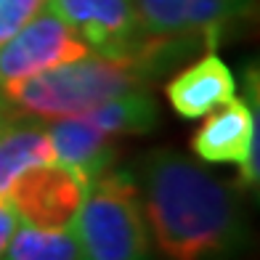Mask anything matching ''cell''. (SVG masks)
I'll return each instance as SVG.
<instances>
[{"instance_id":"1","label":"cell","mask_w":260,"mask_h":260,"mask_svg":"<svg viewBox=\"0 0 260 260\" xmlns=\"http://www.w3.org/2000/svg\"><path fill=\"white\" fill-rule=\"evenodd\" d=\"M149 236L165 260H236L250 239L229 183L175 149H154L138 165Z\"/></svg>"},{"instance_id":"2","label":"cell","mask_w":260,"mask_h":260,"mask_svg":"<svg viewBox=\"0 0 260 260\" xmlns=\"http://www.w3.org/2000/svg\"><path fill=\"white\" fill-rule=\"evenodd\" d=\"M175 67V53L162 38H146L144 48L133 56H99L88 53L72 64L32 75L3 88V99L21 114L38 117H72L104 104L127 90L144 88L151 77Z\"/></svg>"},{"instance_id":"3","label":"cell","mask_w":260,"mask_h":260,"mask_svg":"<svg viewBox=\"0 0 260 260\" xmlns=\"http://www.w3.org/2000/svg\"><path fill=\"white\" fill-rule=\"evenodd\" d=\"M72 231L82 260H154L138 183L127 170H106L85 188Z\"/></svg>"},{"instance_id":"4","label":"cell","mask_w":260,"mask_h":260,"mask_svg":"<svg viewBox=\"0 0 260 260\" xmlns=\"http://www.w3.org/2000/svg\"><path fill=\"white\" fill-rule=\"evenodd\" d=\"M247 99H231L205 114L191 136V151L205 165H239V183L257 194V72L247 69Z\"/></svg>"},{"instance_id":"5","label":"cell","mask_w":260,"mask_h":260,"mask_svg":"<svg viewBox=\"0 0 260 260\" xmlns=\"http://www.w3.org/2000/svg\"><path fill=\"white\" fill-rule=\"evenodd\" d=\"M88 53L90 48L80 35L45 6L0 45V90L32 75L72 64Z\"/></svg>"},{"instance_id":"6","label":"cell","mask_w":260,"mask_h":260,"mask_svg":"<svg viewBox=\"0 0 260 260\" xmlns=\"http://www.w3.org/2000/svg\"><path fill=\"white\" fill-rule=\"evenodd\" d=\"M45 6L80 35L90 53L133 56L146 40L133 0H45Z\"/></svg>"},{"instance_id":"7","label":"cell","mask_w":260,"mask_h":260,"mask_svg":"<svg viewBox=\"0 0 260 260\" xmlns=\"http://www.w3.org/2000/svg\"><path fill=\"white\" fill-rule=\"evenodd\" d=\"M85 197L82 186L58 162L38 165L21 173L8 191V202L19 220L38 229H69Z\"/></svg>"},{"instance_id":"8","label":"cell","mask_w":260,"mask_h":260,"mask_svg":"<svg viewBox=\"0 0 260 260\" xmlns=\"http://www.w3.org/2000/svg\"><path fill=\"white\" fill-rule=\"evenodd\" d=\"M146 35H197L215 45L229 24L247 19L257 0H133Z\"/></svg>"},{"instance_id":"9","label":"cell","mask_w":260,"mask_h":260,"mask_svg":"<svg viewBox=\"0 0 260 260\" xmlns=\"http://www.w3.org/2000/svg\"><path fill=\"white\" fill-rule=\"evenodd\" d=\"M165 96L178 117L199 120L236 96V80L229 64L215 51H207L202 58L168 80Z\"/></svg>"},{"instance_id":"10","label":"cell","mask_w":260,"mask_h":260,"mask_svg":"<svg viewBox=\"0 0 260 260\" xmlns=\"http://www.w3.org/2000/svg\"><path fill=\"white\" fill-rule=\"evenodd\" d=\"M51 146L56 162L67 168L82 186H90L93 181L112 170L117 146L112 136L101 133L77 114L72 117H56V122L48 125Z\"/></svg>"},{"instance_id":"11","label":"cell","mask_w":260,"mask_h":260,"mask_svg":"<svg viewBox=\"0 0 260 260\" xmlns=\"http://www.w3.org/2000/svg\"><path fill=\"white\" fill-rule=\"evenodd\" d=\"M51 162H56V157L48 127L38 120H14L0 136V199H8L11 186L21 173Z\"/></svg>"},{"instance_id":"12","label":"cell","mask_w":260,"mask_h":260,"mask_svg":"<svg viewBox=\"0 0 260 260\" xmlns=\"http://www.w3.org/2000/svg\"><path fill=\"white\" fill-rule=\"evenodd\" d=\"M106 136H144L159 125V106L149 90L136 88L77 114Z\"/></svg>"},{"instance_id":"13","label":"cell","mask_w":260,"mask_h":260,"mask_svg":"<svg viewBox=\"0 0 260 260\" xmlns=\"http://www.w3.org/2000/svg\"><path fill=\"white\" fill-rule=\"evenodd\" d=\"M0 260H82V255L72 226L38 229L24 223L14 231Z\"/></svg>"},{"instance_id":"14","label":"cell","mask_w":260,"mask_h":260,"mask_svg":"<svg viewBox=\"0 0 260 260\" xmlns=\"http://www.w3.org/2000/svg\"><path fill=\"white\" fill-rule=\"evenodd\" d=\"M45 8V0H0V45Z\"/></svg>"},{"instance_id":"15","label":"cell","mask_w":260,"mask_h":260,"mask_svg":"<svg viewBox=\"0 0 260 260\" xmlns=\"http://www.w3.org/2000/svg\"><path fill=\"white\" fill-rule=\"evenodd\" d=\"M16 229H19L16 210L11 207L8 199H0V257H3L6 247H8V242H11V236H14Z\"/></svg>"},{"instance_id":"16","label":"cell","mask_w":260,"mask_h":260,"mask_svg":"<svg viewBox=\"0 0 260 260\" xmlns=\"http://www.w3.org/2000/svg\"><path fill=\"white\" fill-rule=\"evenodd\" d=\"M19 117H21V112H16L8 101L0 104V136H3L6 130H8V125L14 122V120H19Z\"/></svg>"},{"instance_id":"17","label":"cell","mask_w":260,"mask_h":260,"mask_svg":"<svg viewBox=\"0 0 260 260\" xmlns=\"http://www.w3.org/2000/svg\"><path fill=\"white\" fill-rule=\"evenodd\" d=\"M3 101H6V99H3V93H0V104H3Z\"/></svg>"}]
</instances>
